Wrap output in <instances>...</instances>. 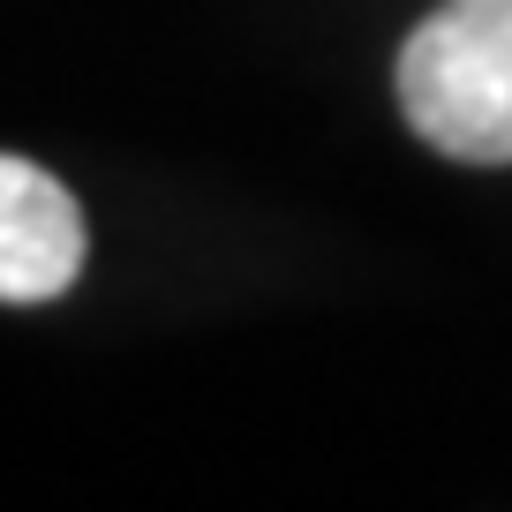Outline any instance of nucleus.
<instances>
[{
    "mask_svg": "<svg viewBox=\"0 0 512 512\" xmlns=\"http://www.w3.org/2000/svg\"><path fill=\"white\" fill-rule=\"evenodd\" d=\"M400 106L445 159L512 166V0H445L400 53Z\"/></svg>",
    "mask_w": 512,
    "mask_h": 512,
    "instance_id": "obj_1",
    "label": "nucleus"
},
{
    "mask_svg": "<svg viewBox=\"0 0 512 512\" xmlns=\"http://www.w3.org/2000/svg\"><path fill=\"white\" fill-rule=\"evenodd\" d=\"M83 272V211L46 166L0 159V302H53Z\"/></svg>",
    "mask_w": 512,
    "mask_h": 512,
    "instance_id": "obj_2",
    "label": "nucleus"
}]
</instances>
